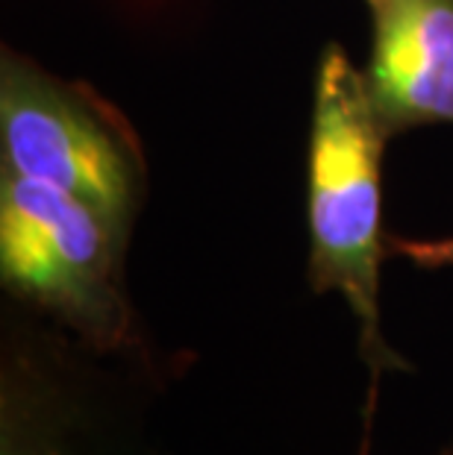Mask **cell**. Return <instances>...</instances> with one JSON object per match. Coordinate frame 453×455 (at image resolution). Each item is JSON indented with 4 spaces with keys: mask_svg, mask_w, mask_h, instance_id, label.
<instances>
[{
    "mask_svg": "<svg viewBox=\"0 0 453 455\" xmlns=\"http://www.w3.org/2000/svg\"><path fill=\"white\" fill-rule=\"evenodd\" d=\"M389 141L365 74L344 47L327 44L315 71L306 164L310 285L315 294H342L360 321V353L371 371V405L383 373L409 371L380 326V265L389 253L380 168Z\"/></svg>",
    "mask_w": 453,
    "mask_h": 455,
    "instance_id": "obj_1",
    "label": "cell"
},
{
    "mask_svg": "<svg viewBox=\"0 0 453 455\" xmlns=\"http://www.w3.org/2000/svg\"><path fill=\"white\" fill-rule=\"evenodd\" d=\"M130 232L92 203L0 168V276L98 350L130 341Z\"/></svg>",
    "mask_w": 453,
    "mask_h": 455,
    "instance_id": "obj_2",
    "label": "cell"
},
{
    "mask_svg": "<svg viewBox=\"0 0 453 455\" xmlns=\"http://www.w3.org/2000/svg\"><path fill=\"white\" fill-rule=\"evenodd\" d=\"M4 168L92 203L133 229L144 156L127 118L85 83L62 80L27 56L0 53Z\"/></svg>",
    "mask_w": 453,
    "mask_h": 455,
    "instance_id": "obj_3",
    "label": "cell"
},
{
    "mask_svg": "<svg viewBox=\"0 0 453 455\" xmlns=\"http://www.w3.org/2000/svg\"><path fill=\"white\" fill-rule=\"evenodd\" d=\"M371 56L365 83L389 139L453 124V0H365Z\"/></svg>",
    "mask_w": 453,
    "mask_h": 455,
    "instance_id": "obj_4",
    "label": "cell"
},
{
    "mask_svg": "<svg viewBox=\"0 0 453 455\" xmlns=\"http://www.w3.org/2000/svg\"><path fill=\"white\" fill-rule=\"evenodd\" d=\"M389 250L418 267H453V238H400L389 235Z\"/></svg>",
    "mask_w": 453,
    "mask_h": 455,
    "instance_id": "obj_5",
    "label": "cell"
}]
</instances>
